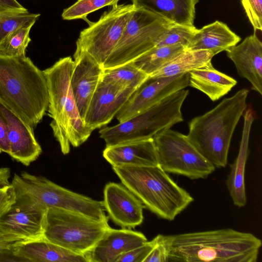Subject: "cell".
I'll list each match as a JSON object with an SVG mask.
<instances>
[{"mask_svg":"<svg viewBox=\"0 0 262 262\" xmlns=\"http://www.w3.org/2000/svg\"><path fill=\"white\" fill-rule=\"evenodd\" d=\"M161 237L167 262H256L262 245L252 233L229 228Z\"/></svg>","mask_w":262,"mask_h":262,"instance_id":"1","label":"cell"},{"mask_svg":"<svg viewBox=\"0 0 262 262\" xmlns=\"http://www.w3.org/2000/svg\"><path fill=\"white\" fill-rule=\"evenodd\" d=\"M0 101L33 129L48 110L49 95L43 71L26 56L0 54Z\"/></svg>","mask_w":262,"mask_h":262,"instance_id":"2","label":"cell"},{"mask_svg":"<svg viewBox=\"0 0 262 262\" xmlns=\"http://www.w3.org/2000/svg\"><path fill=\"white\" fill-rule=\"evenodd\" d=\"M74 66L70 56L60 58L43 71L49 95L48 115L53 135L61 152L68 154L72 145L77 147L84 143L93 131L80 117L70 84Z\"/></svg>","mask_w":262,"mask_h":262,"instance_id":"3","label":"cell"},{"mask_svg":"<svg viewBox=\"0 0 262 262\" xmlns=\"http://www.w3.org/2000/svg\"><path fill=\"white\" fill-rule=\"evenodd\" d=\"M248 93L247 89H241L189 123L188 140L215 167H225L227 164L231 138L246 110Z\"/></svg>","mask_w":262,"mask_h":262,"instance_id":"4","label":"cell"},{"mask_svg":"<svg viewBox=\"0 0 262 262\" xmlns=\"http://www.w3.org/2000/svg\"><path fill=\"white\" fill-rule=\"evenodd\" d=\"M122 184L158 217L172 221L193 201L159 165L112 166Z\"/></svg>","mask_w":262,"mask_h":262,"instance_id":"5","label":"cell"},{"mask_svg":"<svg viewBox=\"0 0 262 262\" xmlns=\"http://www.w3.org/2000/svg\"><path fill=\"white\" fill-rule=\"evenodd\" d=\"M11 184L17 206L41 210L59 209L108 221L102 201L71 191L43 176L23 171L14 174Z\"/></svg>","mask_w":262,"mask_h":262,"instance_id":"6","label":"cell"},{"mask_svg":"<svg viewBox=\"0 0 262 262\" xmlns=\"http://www.w3.org/2000/svg\"><path fill=\"white\" fill-rule=\"evenodd\" d=\"M189 94L182 89L134 117L99 131L106 146L152 138L174 124L183 121L181 108Z\"/></svg>","mask_w":262,"mask_h":262,"instance_id":"7","label":"cell"},{"mask_svg":"<svg viewBox=\"0 0 262 262\" xmlns=\"http://www.w3.org/2000/svg\"><path fill=\"white\" fill-rule=\"evenodd\" d=\"M110 228L108 221L50 208L46 212L43 238L70 251L85 255Z\"/></svg>","mask_w":262,"mask_h":262,"instance_id":"8","label":"cell"},{"mask_svg":"<svg viewBox=\"0 0 262 262\" xmlns=\"http://www.w3.org/2000/svg\"><path fill=\"white\" fill-rule=\"evenodd\" d=\"M173 23L143 8H136L103 69L133 62L150 50Z\"/></svg>","mask_w":262,"mask_h":262,"instance_id":"9","label":"cell"},{"mask_svg":"<svg viewBox=\"0 0 262 262\" xmlns=\"http://www.w3.org/2000/svg\"><path fill=\"white\" fill-rule=\"evenodd\" d=\"M159 166L165 172L190 179L207 178L215 170L188 140L187 136L170 128L153 138Z\"/></svg>","mask_w":262,"mask_h":262,"instance_id":"10","label":"cell"},{"mask_svg":"<svg viewBox=\"0 0 262 262\" xmlns=\"http://www.w3.org/2000/svg\"><path fill=\"white\" fill-rule=\"evenodd\" d=\"M136 9L133 4H117L81 31L74 55L85 53L103 68Z\"/></svg>","mask_w":262,"mask_h":262,"instance_id":"11","label":"cell"},{"mask_svg":"<svg viewBox=\"0 0 262 262\" xmlns=\"http://www.w3.org/2000/svg\"><path fill=\"white\" fill-rule=\"evenodd\" d=\"M189 85V73L173 76L149 77L131 95L116 115L124 122Z\"/></svg>","mask_w":262,"mask_h":262,"instance_id":"12","label":"cell"},{"mask_svg":"<svg viewBox=\"0 0 262 262\" xmlns=\"http://www.w3.org/2000/svg\"><path fill=\"white\" fill-rule=\"evenodd\" d=\"M46 212L14 205L0 217V236L15 244L43 238Z\"/></svg>","mask_w":262,"mask_h":262,"instance_id":"13","label":"cell"},{"mask_svg":"<svg viewBox=\"0 0 262 262\" xmlns=\"http://www.w3.org/2000/svg\"><path fill=\"white\" fill-rule=\"evenodd\" d=\"M135 91L122 89L101 79L88 106L84 124L92 131L106 125Z\"/></svg>","mask_w":262,"mask_h":262,"instance_id":"14","label":"cell"},{"mask_svg":"<svg viewBox=\"0 0 262 262\" xmlns=\"http://www.w3.org/2000/svg\"><path fill=\"white\" fill-rule=\"evenodd\" d=\"M102 202L108 217L122 228H134L142 223L144 205L122 184L107 183Z\"/></svg>","mask_w":262,"mask_h":262,"instance_id":"15","label":"cell"},{"mask_svg":"<svg viewBox=\"0 0 262 262\" xmlns=\"http://www.w3.org/2000/svg\"><path fill=\"white\" fill-rule=\"evenodd\" d=\"M0 111L7 124L10 148L9 155L23 165L29 166L42 152L41 147L35 138L33 129L1 101Z\"/></svg>","mask_w":262,"mask_h":262,"instance_id":"16","label":"cell"},{"mask_svg":"<svg viewBox=\"0 0 262 262\" xmlns=\"http://www.w3.org/2000/svg\"><path fill=\"white\" fill-rule=\"evenodd\" d=\"M73 57L74 66L70 84L80 117L84 122L88 106L101 79L104 69L87 54L74 55Z\"/></svg>","mask_w":262,"mask_h":262,"instance_id":"17","label":"cell"},{"mask_svg":"<svg viewBox=\"0 0 262 262\" xmlns=\"http://www.w3.org/2000/svg\"><path fill=\"white\" fill-rule=\"evenodd\" d=\"M226 51L239 75L249 81L252 90L262 95V42L256 34Z\"/></svg>","mask_w":262,"mask_h":262,"instance_id":"18","label":"cell"},{"mask_svg":"<svg viewBox=\"0 0 262 262\" xmlns=\"http://www.w3.org/2000/svg\"><path fill=\"white\" fill-rule=\"evenodd\" d=\"M147 242L141 232L128 228H110L85 255L89 262H116L122 254Z\"/></svg>","mask_w":262,"mask_h":262,"instance_id":"19","label":"cell"},{"mask_svg":"<svg viewBox=\"0 0 262 262\" xmlns=\"http://www.w3.org/2000/svg\"><path fill=\"white\" fill-rule=\"evenodd\" d=\"M102 155L112 166L159 165L152 138L128 141L106 146Z\"/></svg>","mask_w":262,"mask_h":262,"instance_id":"20","label":"cell"},{"mask_svg":"<svg viewBox=\"0 0 262 262\" xmlns=\"http://www.w3.org/2000/svg\"><path fill=\"white\" fill-rule=\"evenodd\" d=\"M12 255L32 262H89L85 255L70 251L43 237L15 245Z\"/></svg>","mask_w":262,"mask_h":262,"instance_id":"21","label":"cell"},{"mask_svg":"<svg viewBox=\"0 0 262 262\" xmlns=\"http://www.w3.org/2000/svg\"><path fill=\"white\" fill-rule=\"evenodd\" d=\"M244 123L242 139L238 155L231 166L226 184L233 204L242 207L247 203L245 184L246 164L249 153L248 144L250 132L254 119L252 110L249 108L245 112Z\"/></svg>","mask_w":262,"mask_h":262,"instance_id":"22","label":"cell"},{"mask_svg":"<svg viewBox=\"0 0 262 262\" xmlns=\"http://www.w3.org/2000/svg\"><path fill=\"white\" fill-rule=\"evenodd\" d=\"M240 40L239 36L226 24L216 20L196 29L185 49L209 50L215 55L237 45Z\"/></svg>","mask_w":262,"mask_h":262,"instance_id":"23","label":"cell"},{"mask_svg":"<svg viewBox=\"0 0 262 262\" xmlns=\"http://www.w3.org/2000/svg\"><path fill=\"white\" fill-rule=\"evenodd\" d=\"M136 8L151 11L175 24L193 26L199 0H130Z\"/></svg>","mask_w":262,"mask_h":262,"instance_id":"24","label":"cell"},{"mask_svg":"<svg viewBox=\"0 0 262 262\" xmlns=\"http://www.w3.org/2000/svg\"><path fill=\"white\" fill-rule=\"evenodd\" d=\"M236 84L234 79L215 69L211 62L189 73V86L200 91L213 101L226 95Z\"/></svg>","mask_w":262,"mask_h":262,"instance_id":"25","label":"cell"},{"mask_svg":"<svg viewBox=\"0 0 262 262\" xmlns=\"http://www.w3.org/2000/svg\"><path fill=\"white\" fill-rule=\"evenodd\" d=\"M214 55L209 50L185 49L149 76L158 78L188 73L207 66Z\"/></svg>","mask_w":262,"mask_h":262,"instance_id":"26","label":"cell"},{"mask_svg":"<svg viewBox=\"0 0 262 262\" xmlns=\"http://www.w3.org/2000/svg\"><path fill=\"white\" fill-rule=\"evenodd\" d=\"M149 76L133 62L118 67L104 69L101 80L122 89L136 90Z\"/></svg>","mask_w":262,"mask_h":262,"instance_id":"27","label":"cell"},{"mask_svg":"<svg viewBox=\"0 0 262 262\" xmlns=\"http://www.w3.org/2000/svg\"><path fill=\"white\" fill-rule=\"evenodd\" d=\"M185 49V47L181 44L155 47L133 62L150 76Z\"/></svg>","mask_w":262,"mask_h":262,"instance_id":"28","label":"cell"},{"mask_svg":"<svg viewBox=\"0 0 262 262\" xmlns=\"http://www.w3.org/2000/svg\"><path fill=\"white\" fill-rule=\"evenodd\" d=\"M34 23L26 24L8 34L0 42V54L10 57L26 56L31 41L29 34Z\"/></svg>","mask_w":262,"mask_h":262,"instance_id":"29","label":"cell"},{"mask_svg":"<svg viewBox=\"0 0 262 262\" xmlns=\"http://www.w3.org/2000/svg\"><path fill=\"white\" fill-rule=\"evenodd\" d=\"M120 0H78L70 7L63 10L61 16L64 20L82 19L91 24L88 18L89 14L105 6L118 4Z\"/></svg>","mask_w":262,"mask_h":262,"instance_id":"30","label":"cell"},{"mask_svg":"<svg viewBox=\"0 0 262 262\" xmlns=\"http://www.w3.org/2000/svg\"><path fill=\"white\" fill-rule=\"evenodd\" d=\"M196 29L194 26L173 24L160 37L155 47L181 44L186 48Z\"/></svg>","mask_w":262,"mask_h":262,"instance_id":"31","label":"cell"},{"mask_svg":"<svg viewBox=\"0 0 262 262\" xmlns=\"http://www.w3.org/2000/svg\"><path fill=\"white\" fill-rule=\"evenodd\" d=\"M40 14L29 11L0 14V42L13 30L28 23H35Z\"/></svg>","mask_w":262,"mask_h":262,"instance_id":"32","label":"cell"},{"mask_svg":"<svg viewBox=\"0 0 262 262\" xmlns=\"http://www.w3.org/2000/svg\"><path fill=\"white\" fill-rule=\"evenodd\" d=\"M254 31L262 30V0H241Z\"/></svg>","mask_w":262,"mask_h":262,"instance_id":"33","label":"cell"},{"mask_svg":"<svg viewBox=\"0 0 262 262\" xmlns=\"http://www.w3.org/2000/svg\"><path fill=\"white\" fill-rule=\"evenodd\" d=\"M155 243V238L149 242L136 247L120 255L116 262H143L152 249Z\"/></svg>","mask_w":262,"mask_h":262,"instance_id":"34","label":"cell"},{"mask_svg":"<svg viewBox=\"0 0 262 262\" xmlns=\"http://www.w3.org/2000/svg\"><path fill=\"white\" fill-rule=\"evenodd\" d=\"M15 203V191L11 184L0 188V217L9 211Z\"/></svg>","mask_w":262,"mask_h":262,"instance_id":"35","label":"cell"},{"mask_svg":"<svg viewBox=\"0 0 262 262\" xmlns=\"http://www.w3.org/2000/svg\"><path fill=\"white\" fill-rule=\"evenodd\" d=\"M155 245L143 262H167L165 248L162 242L161 234L155 237Z\"/></svg>","mask_w":262,"mask_h":262,"instance_id":"36","label":"cell"},{"mask_svg":"<svg viewBox=\"0 0 262 262\" xmlns=\"http://www.w3.org/2000/svg\"><path fill=\"white\" fill-rule=\"evenodd\" d=\"M28 10L17 0H0V14L20 13Z\"/></svg>","mask_w":262,"mask_h":262,"instance_id":"37","label":"cell"},{"mask_svg":"<svg viewBox=\"0 0 262 262\" xmlns=\"http://www.w3.org/2000/svg\"><path fill=\"white\" fill-rule=\"evenodd\" d=\"M10 151L6 122L0 111V153L5 152L9 155Z\"/></svg>","mask_w":262,"mask_h":262,"instance_id":"38","label":"cell"},{"mask_svg":"<svg viewBox=\"0 0 262 262\" xmlns=\"http://www.w3.org/2000/svg\"><path fill=\"white\" fill-rule=\"evenodd\" d=\"M15 245L16 244L4 239L0 236V258L8 256L10 254L12 255V252Z\"/></svg>","mask_w":262,"mask_h":262,"instance_id":"39","label":"cell"},{"mask_svg":"<svg viewBox=\"0 0 262 262\" xmlns=\"http://www.w3.org/2000/svg\"><path fill=\"white\" fill-rule=\"evenodd\" d=\"M11 176L10 169L8 167H0V188L9 185Z\"/></svg>","mask_w":262,"mask_h":262,"instance_id":"40","label":"cell"}]
</instances>
